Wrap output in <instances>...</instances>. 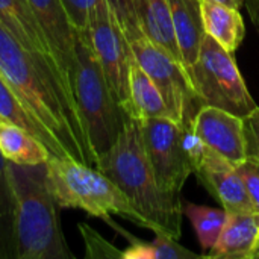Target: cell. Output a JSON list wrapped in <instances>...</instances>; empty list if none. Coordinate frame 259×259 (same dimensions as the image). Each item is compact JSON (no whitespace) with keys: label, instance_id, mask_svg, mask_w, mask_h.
Wrapping results in <instances>:
<instances>
[{"label":"cell","instance_id":"ac0fdd59","mask_svg":"<svg viewBox=\"0 0 259 259\" xmlns=\"http://www.w3.org/2000/svg\"><path fill=\"white\" fill-rule=\"evenodd\" d=\"M0 153L8 162L18 165L46 164L52 156L42 141L3 118H0Z\"/></svg>","mask_w":259,"mask_h":259},{"label":"cell","instance_id":"30bf717a","mask_svg":"<svg viewBox=\"0 0 259 259\" xmlns=\"http://www.w3.org/2000/svg\"><path fill=\"white\" fill-rule=\"evenodd\" d=\"M29 3L35 12V17L41 26V30L47 39L50 52L58 65L65 99L76 118L85 127L74 96L77 29L74 27L71 17L62 0H29Z\"/></svg>","mask_w":259,"mask_h":259},{"label":"cell","instance_id":"f1b7e54d","mask_svg":"<svg viewBox=\"0 0 259 259\" xmlns=\"http://www.w3.org/2000/svg\"><path fill=\"white\" fill-rule=\"evenodd\" d=\"M250 259H259V231L258 235H256L255 246H253V250H252V253H250Z\"/></svg>","mask_w":259,"mask_h":259},{"label":"cell","instance_id":"4fadbf2b","mask_svg":"<svg viewBox=\"0 0 259 259\" xmlns=\"http://www.w3.org/2000/svg\"><path fill=\"white\" fill-rule=\"evenodd\" d=\"M200 141L229 162L238 165L246 159L243 118L217 106L203 105L193 121Z\"/></svg>","mask_w":259,"mask_h":259},{"label":"cell","instance_id":"5bb4252c","mask_svg":"<svg viewBox=\"0 0 259 259\" xmlns=\"http://www.w3.org/2000/svg\"><path fill=\"white\" fill-rule=\"evenodd\" d=\"M173 29L187 73L196 64L206 36L199 0H168Z\"/></svg>","mask_w":259,"mask_h":259},{"label":"cell","instance_id":"ba28073f","mask_svg":"<svg viewBox=\"0 0 259 259\" xmlns=\"http://www.w3.org/2000/svg\"><path fill=\"white\" fill-rule=\"evenodd\" d=\"M138 120L146 152L159 187L168 194L179 196L187 179L194 173L185 126L165 117Z\"/></svg>","mask_w":259,"mask_h":259},{"label":"cell","instance_id":"ffe728a7","mask_svg":"<svg viewBox=\"0 0 259 259\" xmlns=\"http://www.w3.org/2000/svg\"><path fill=\"white\" fill-rule=\"evenodd\" d=\"M112 229H115L118 234H121L127 241L129 246L126 250H123V259H202L205 256L197 255L188 249H185L184 246H181L178 243V240L156 232L155 240L147 243L143 240H138L135 237H132L129 232H126L123 228H120L118 225H115L112 220L106 222Z\"/></svg>","mask_w":259,"mask_h":259},{"label":"cell","instance_id":"83f0119b","mask_svg":"<svg viewBox=\"0 0 259 259\" xmlns=\"http://www.w3.org/2000/svg\"><path fill=\"white\" fill-rule=\"evenodd\" d=\"M219 2H222V3H225V5H228L231 8H235V9L243 8L244 3H246V0H219Z\"/></svg>","mask_w":259,"mask_h":259},{"label":"cell","instance_id":"d4e9b609","mask_svg":"<svg viewBox=\"0 0 259 259\" xmlns=\"http://www.w3.org/2000/svg\"><path fill=\"white\" fill-rule=\"evenodd\" d=\"M244 141H246V159L259 162V108L249 115L243 117Z\"/></svg>","mask_w":259,"mask_h":259},{"label":"cell","instance_id":"e0dca14e","mask_svg":"<svg viewBox=\"0 0 259 259\" xmlns=\"http://www.w3.org/2000/svg\"><path fill=\"white\" fill-rule=\"evenodd\" d=\"M203 27L223 49L234 53L244 39L246 27L240 9L219 0H199Z\"/></svg>","mask_w":259,"mask_h":259},{"label":"cell","instance_id":"f546056e","mask_svg":"<svg viewBox=\"0 0 259 259\" xmlns=\"http://www.w3.org/2000/svg\"><path fill=\"white\" fill-rule=\"evenodd\" d=\"M252 2H253V3H256V6L259 8V0H252Z\"/></svg>","mask_w":259,"mask_h":259},{"label":"cell","instance_id":"603a6c76","mask_svg":"<svg viewBox=\"0 0 259 259\" xmlns=\"http://www.w3.org/2000/svg\"><path fill=\"white\" fill-rule=\"evenodd\" d=\"M181 206H182V215H185L194 228L200 247L205 252H209L215 246L220 232L226 225L228 211L223 208H211V206L196 205L184 200Z\"/></svg>","mask_w":259,"mask_h":259},{"label":"cell","instance_id":"2e32d148","mask_svg":"<svg viewBox=\"0 0 259 259\" xmlns=\"http://www.w3.org/2000/svg\"><path fill=\"white\" fill-rule=\"evenodd\" d=\"M141 27L147 36L162 50L170 53L184 65L181 50L176 41L168 0H131ZM185 68V65H184ZM187 70V68H185Z\"/></svg>","mask_w":259,"mask_h":259},{"label":"cell","instance_id":"7c38bea8","mask_svg":"<svg viewBox=\"0 0 259 259\" xmlns=\"http://www.w3.org/2000/svg\"><path fill=\"white\" fill-rule=\"evenodd\" d=\"M0 24L35 59V62L39 65V68L59 87L61 93L64 94L58 65L55 62V58L50 52L47 39L41 30V26L35 17V12H33L29 0H0ZM64 97H65V94H64ZM79 124L82 126L80 121H79ZM83 131H85V127H83Z\"/></svg>","mask_w":259,"mask_h":259},{"label":"cell","instance_id":"5b68a950","mask_svg":"<svg viewBox=\"0 0 259 259\" xmlns=\"http://www.w3.org/2000/svg\"><path fill=\"white\" fill-rule=\"evenodd\" d=\"M138 65L155 80L175 121L190 126L203 106L182 64L144 32L131 0H109Z\"/></svg>","mask_w":259,"mask_h":259},{"label":"cell","instance_id":"3957f363","mask_svg":"<svg viewBox=\"0 0 259 259\" xmlns=\"http://www.w3.org/2000/svg\"><path fill=\"white\" fill-rule=\"evenodd\" d=\"M17 200V259H74L47 185V165L9 162Z\"/></svg>","mask_w":259,"mask_h":259},{"label":"cell","instance_id":"277c9868","mask_svg":"<svg viewBox=\"0 0 259 259\" xmlns=\"http://www.w3.org/2000/svg\"><path fill=\"white\" fill-rule=\"evenodd\" d=\"M46 165L47 185L59 208L80 209L105 222L111 215H120L153 232L152 223L137 211L126 194L100 170L73 158L53 155Z\"/></svg>","mask_w":259,"mask_h":259},{"label":"cell","instance_id":"52a82bcc","mask_svg":"<svg viewBox=\"0 0 259 259\" xmlns=\"http://www.w3.org/2000/svg\"><path fill=\"white\" fill-rule=\"evenodd\" d=\"M190 80L203 105L222 108L241 118L258 108L232 53L209 35L202 42Z\"/></svg>","mask_w":259,"mask_h":259},{"label":"cell","instance_id":"9a60e30c","mask_svg":"<svg viewBox=\"0 0 259 259\" xmlns=\"http://www.w3.org/2000/svg\"><path fill=\"white\" fill-rule=\"evenodd\" d=\"M259 231V212L228 214L215 246L205 255L208 259H250Z\"/></svg>","mask_w":259,"mask_h":259},{"label":"cell","instance_id":"9c48e42d","mask_svg":"<svg viewBox=\"0 0 259 259\" xmlns=\"http://www.w3.org/2000/svg\"><path fill=\"white\" fill-rule=\"evenodd\" d=\"M88 33L118 103L131 117L129 68L134 55L109 0H97L90 14Z\"/></svg>","mask_w":259,"mask_h":259},{"label":"cell","instance_id":"d6986e66","mask_svg":"<svg viewBox=\"0 0 259 259\" xmlns=\"http://www.w3.org/2000/svg\"><path fill=\"white\" fill-rule=\"evenodd\" d=\"M131 117L134 118H171V112L155 80L138 65L135 58L129 68Z\"/></svg>","mask_w":259,"mask_h":259},{"label":"cell","instance_id":"7402d4cb","mask_svg":"<svg viewBox=\"0 0 259 259\" xmlns=\"http://www.w3.org/2000/svg\"><path fill=\"white\" fill-rule=\"evenodd\" d=\"M0 118L8 120L17 126L26 129L27 132H30L35 138H38L39 141H42L46 144V147L50 150V153L53 156L70 158L67 155V152L62 149V146L59 144V141L50 132H47L44 127H41L27 114V111L23 108L20 100L12 93V90L8 87V83L5 82V79L2 76H0Z\"/></svg>","mask_w":259,"mask_h":259},{"label":"cell","instance_id":"4316f807","mask_svg":"<svg viewBox=\"0 0 259 259\" xmlns=\"http://www.w3.org/2000/svg\"><path fill=\"white\" fill-rule=\"evenodd\" d=\"M62 3L65 5L74 27L77 30L88 29L90 14L96 6L97 0H62Z\"/></svg>","mask_w":259,"mask_h":259},{"label":"cell","instance_id":"44dd1931","mask_svg":"<svg viewBox=\"0 0 259 259\" xmlns=\"http://www.w3.org/2000/svg\"><path fill=\"white\" fill-rule=\"evenodd\" d=\"M0 259H17V200L9 162L0 153Z\"/></svg>","mask_w":259,"mask_h":259},{"label":"cell","instance_id":"8992f818","mask_svg":"<svg viewBox=\"0 0 259 259\" xmlns=\"http://www.w3.org/2000/svg\"><path fill=\"white\" fill-rule=\"evenodd\" d=\"M74 96L94 159L121 134L129 115L118 103L93 49L88 29L77 30Z\"/></svg>","mask_w":259,"mask_h":259},{"label":"cell","instance_id":"7a4b0ae2","mask_svg":"<svg viewBox=\"0 0 259 259\" xmlns=\"http://www.w3.org/2000/svg\"><path fill=\"white\" fill-rule=\"evenodd\" d=\"M94 167L109 178L153 226V232L179 240L182 234V200L165 193L153 173L146 152L140 120L129 117L117 141Z\"/></svg>","mask_w":259,"mask_h":259},{"label":"cell","instance_id":"484cf974","mask_svg":"<svg viewBox=\"0 0 259 259\" xmlns=\"http://www.w3.org/2000/svg\"><path fill=\"white\" fill-rule=\"evenodd\" d=\"M237 168L241 175L249 197L252 199L255 208L259 211V162L252 159H244L241 164L237 165Z\"/></svg>","mask_w":259,"mask_h":259},{"label":"cell","instance_id":"cb8c5ba5","mask_svg":"<svg viewBox=\"0 0 259 259\" xmlns=\"http://www.w3.org/2000/svg\"><path fill=\"white\" fill-rule=\"evenodd\" d=\"M79 231L82 234V238L85 241V256L87 258H121L123 252L118 250L115 246L108 243L97 231H94L91 226L80 223Z\"/></svg>","mask_w":259,"mask_h":259},{"label":"cell","instance_id":"6da1fadb","mask_svg":"<svg viewBox=\"0 0 259 259\" xmlns=\"http://www.w3.org/2000/svg\"><path fill=\"white\" fill-rule=\"evenodd\" d=\"M0 76L27 114L59 141L70 158L88 165L96 164L87 134L73 115L59 87L2 24Z\"/></svg>","mask_w":259,"mask_h":259},{"label":"cell","instance_id":"8fae6325","mask_svg":"<svg viewBox=\"0 0 259 259\" xmlns=\"http://www.w3.org/2000/svg\"><path fill=\"white\" fill-rule=\"evenodd\" d=\"M194 173L228 214L258 211L246 191L237 165L206 146L202 147L194 159Z\"/></svg>","mask_w":259,"mask_h":259}]
</instances>
